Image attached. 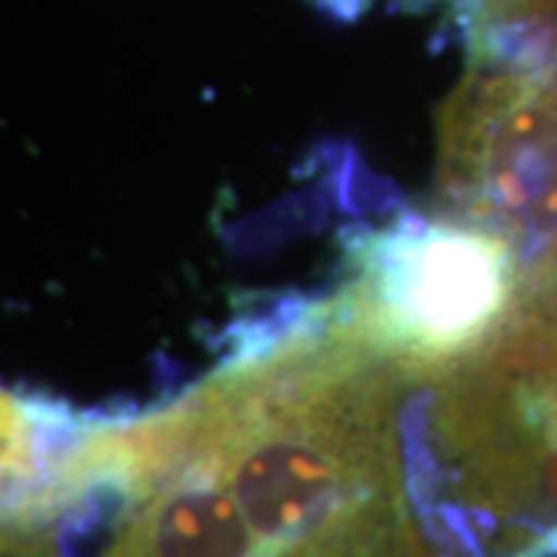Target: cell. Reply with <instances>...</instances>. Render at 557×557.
Masks as SVG:
<instances>
[{
    "instance_id": "cell-1",
    "label": "cell",
    "mask_w": 557,
    "mask_h": 557,
    "mask_svg": "<svg viewBox=\"0 0 557 557\" xmlns=\"http://www.w3.org/2000/svg\"><path fill=\"white\" fill-rule=\"evenodd\" d=\"M403 387L317 307L156 412L7 465V555L434 557L399 449Z\"/></svg>"
},
{
    "instance_id": "cell-2",
    "label": "cell",
    "mask_w": 557,
    "mask_h": 557,
    "mask_svg": "<svg viewBox=\"0 0 557 557\" xmlns=\"http://www.w3.org/2000/svg\"><path fill=\"white\" fill-rule=\"evenodd\" d=\"M440 106V189L456 220L505 239L520 267L557 270V38L468 44Z\"/></svg>"
},
{
    "instance_id": "cell-3",
    "label": "cell",
    "mask_w": 557,
    "mask_h": 557,
    "mask_svg": "<svg viewBox=\"0 0 557 557\" xmlns=\"http://www.w3.org/2000/svg\"><path fill=\"white\" fill-rule=\"evenodd\" d=\"M520 258L505 239L465 220H409L357 255L344 322L412 381L471 357L508 319Z\"/></svg>"
},
{
    "instance_id": "cell-4",
    "label": "cell",
    "mask_w": 557,
    "mask_h": 557,
    "mask_svg": "<svg viewBox=\"0 0 557 557\" xmlns=\"http://www.w3.org/2000/svg\"><path fill=\"white\" fill-rule=\"evenodd\" d=\"M338 10H359L369 0H325ZM468 40L557 32V0H456Z\"/></svg>"
}]
</instances>
